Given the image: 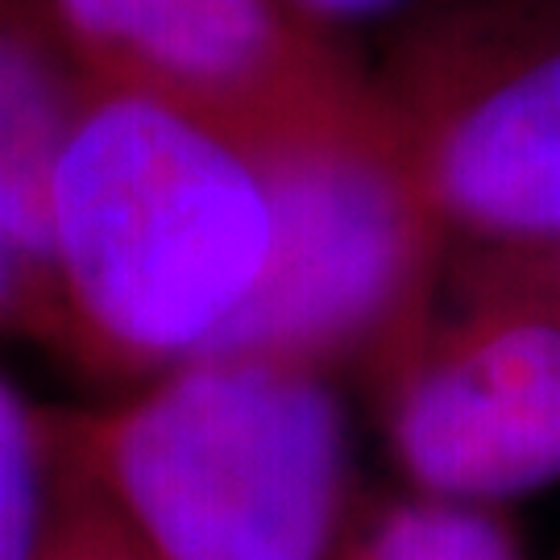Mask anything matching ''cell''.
I'll return each instance as SVG.
<instances>
[{
  "label": "cell",
  "instance_id": "8fae6325",
  "mask_svg": "<svg viewBox=\"0 0 560 560\" xmlns=\"http://www.w3.org/2000/svg\"><path fill=\"white\" fill-rule=\"evenodd\" d=\"M50 291L42 261L0 224V332H25L46 340Z\"/></svg>",
  "mask_w": 560,
  "mask_h": 560
},
{
  "label": "cell",
  "instance_id": "4fadbf2b",
  "mask_svg": "<svg viewBox=\"0 0 560 560\" xmlns=\"http://www.w3.org/2000/svg\"><path fill=\"white\" fill-rule=\"evenodd\" d=\"M291 9H300L307 21H316L324 30H349L361 21H378V18H399L407 13L416 0H287Z\"/></svg>",
  "mask_w": 560,
  "mask_h": 560
},
{
  "label": "cell",
  "instance_id": "8992f818",
  "mask_svg": "<svg viewBox=\"0 0 560 560\" xmlns=\"http://www.w3.org/2000/svg\"><path fill=\"white\" fill-rule=\"evenodd\" d=\"M83 83L125 88L221 125L279 133L353 96L370 71L287 0H46Z\"/></svg>",
  "mask_w": 560,
  "mask_h": 560
},
{
  "label": "cell",
  "instance_id": "3957f363",
  "mask_svg": "<svg viewBox=\"0 0 560 560\" xmlns=\"http://www.w3.org/2000/svg\"><path fill=\"white\" fill-rule=\"evenodd\" d=\"M245 145L270 187L275 254L217 353L374 378L432 320L448 254L374 83Z\"/></svg>",
  "mask_w": 560,
  "mask_h": 560
},
{
  "label": "cell",
  "instance_id": "6da1fadb",
  "mask_svg": "<svg viewBox=\"0 0 560 560\" xmlns=\"http://www.w3.org/2000/svg\"><path fill=\"white\" fill-rule=\"evenodd\" d=\"M46 345L150 382L217 353L258 300L275 203L254 150L141 92L83 83L46 183Z\"/></svg>",
  "mask_w": 560,
  "mask_h": 560
},
{
  "label": "cell",
  "instance_id": "5b68a950",
  "mask_svg": "<svg viewBox=\"0 0 560 560\" xmlns=\"http://www.w3.org/2000/svg\"><path fill=\"white\" fill-rule=\"evenodd\" d=\"M457 291L370 382L420 494L481 506L560 478V300L460 270Z\"/></svg>",
  "mask_w": 560,
  "mask_h": 560
},
{
  "label": "cell",
  "instance_id": "ba28073f",
  "mask_svg": "<svg viewBox=\"0 0 560 560\" xmlns=\"http://www.w3.org/2000/svg\"><path fill=\"white\" fill-rule=\"evenodd\" d=\"M59 474L55 411H38L0 374V560H42Z\"/></svg>",
  "mask_w": 560,
  "mask_h": 560
},
{
  "label": "cell",
  "instance_id": "9c48e42d",
  "mask_svg": "<svg viewBox=\"0 0 560 560\" xmlns=\"http://www.w3.org/2000/svg\"><path fill=\"white\" fill-rule=\"evenodd\" d=\"M345 560H520V548L478 502L423 494L378 511Z\"/></svg>",
  "mask_w": 560,
  "mask_h": 560
},
{
  "label": "cell",
  "instance_id": "277c9868",
  "mask_svg": "<svg viewBox=\"0 0 560 560\" xmlns=\"http://www.w3.org/2000/svg\"><path fill=\"white\" fill-rule=\"evenodd\" d=\"M370 83L448 245L560 241V0H416Z\"/></svg>",
  "mask_w": 560,
  "mask_h": 560
},
{
  "label": "cell",
  "instance_id": "7a4b0ae2",
  "mask_svg": "<svg viewBox=\"0 0 560 560\" xmlns=\"http://www.w3.org/2000/svg\"><path fill=\"white\" fill-rule=\"evenodd\" d=\"M55 428L150 560H337L353 465L320 370L208 353Z\"/></svg>",
  "mask_w": 560,
  "mask_h": 560
},
{
  "label": "cell",
  "instance_id": "30bf717a",
  "mask_svg": "<svg viewBox=\"0 0 560 560\" xmlns=\"http://www.w3.org/2000/svg\"><path fill=\"white\" fill-rule=\"evenodd\" d=\"M59 457V502H55V523H50L42 560H150V552L141 548L138 536L108 506V499L83 478L80 465L67 457L62 441Z\"/></svg>",
  "mask_w": 560,
  "mask_h": 560
},
{
  "label": "cell",
  "instance_id": "52a82bcc",
  "mask_svg": "<svg viewBox=\"0 0 560 560\" xmlns=\"http://www.w3.org/2000/svg\"><path fill=\"white\" fill-rule=\"evenodd\" d=\"M83 96L46 0H0V224L46 270V183Z\"/></svg>",
  "mask_w": 560,
  "mask_h": 560
},
{
  "label": "cell",
  "instance_id": "7c38bea8",
  "mask_svg": "<svg viewBox=\"0 0 560 560\" xmlns=\"http://www.w3.org/2000/svg\"><path fill=\"white\" fill-rule=\"evenodd\" d=\"M460 275H486V279L520 282L560 300V241L540 249H515V254H460Z\"/></svg>",
  "mask_w": 560,
  "mask_h": 560
}]
</instances>
